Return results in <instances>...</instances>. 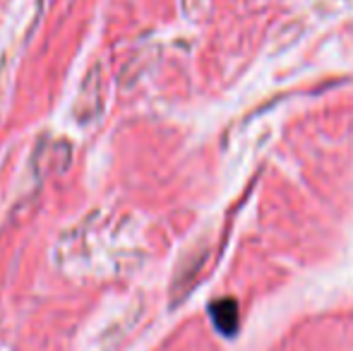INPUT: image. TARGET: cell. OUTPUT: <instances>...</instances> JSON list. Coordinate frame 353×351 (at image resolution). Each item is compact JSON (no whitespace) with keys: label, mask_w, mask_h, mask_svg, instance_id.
<instances>
[{"label":"cell","mask_w":353,"mask_h":351,"mask_svg":"<svg viewBox=\"0 0 353 351\" xmlns=\"http://www.w3.org/2000/svg\"><path fill=\"white\" fill-rule=\"evenodd\" d=\"M212 320L216 330L226 337H233L238 330V303L231 299H221L212 305Z\"/></svg>","instance_id":"cell-1"}]
</instances>
